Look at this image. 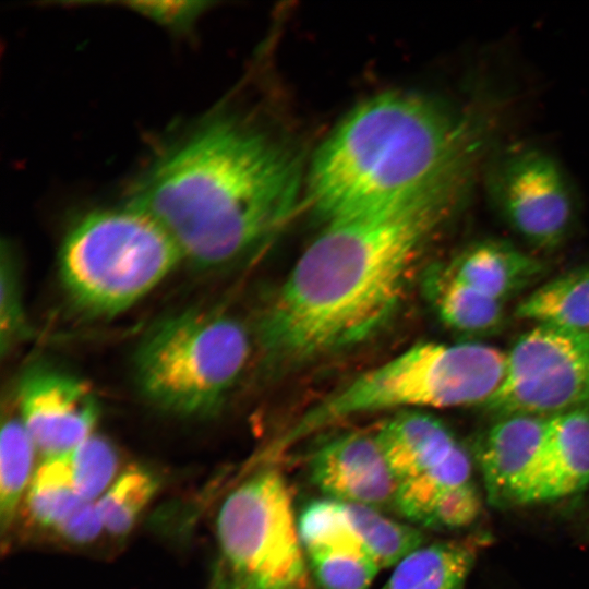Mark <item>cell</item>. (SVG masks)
Listing matches in <instances>:
<instances>
[{
    "mask_svg": "<svg viewBox=\"0 0 589 589\" xmlns=\"http://www.w3.org/2000/svg\"><path fill=\"white\" fill-rule=\"evenodd\" d=\"M470 188L395 211L325 220L262 314L257 335L268 362L302 364L383 328L426 244Z\"/></svg>",
    "mask_w": 589,
    "mask_h": 589,
    "instance_id": "1",
    "label": "cell"
},
{
    "mask_svg": "<svg viewBox=\"0 0 589 589\" xmlns=\"http://www.w3.org/2000/svg\"><path fill=\"white\" fill-rule=\"evenodd\" d=\"M301 187L297 155L227 113L194 123L133 183L128 207L157 223L200 269L239 262L291 216Z\"/></svg>",
    "mask_w": 589,
    "mask_h": 589,
    "instance_id": "2",
    "label": "cell"
},
{
    "mask_svg": "<svg viewBox=\"0 0 589 589\" xmlns=\"http://www.w3.org/2000/svg\"><path fill=\"white\" fill-rule=\"evenodd\" d=\"M490 120L428 97L387 93L353 109L318 148L308 178L324 220L404 208L472 184Z\"/></svg>",
    "mask_w": 589,
    "mask_h": 589,
    "instance_id": "3",
    "label": "cell"
},
{
    "mask_svg": "<svg viewBox=\"0 0 589 589\" xmlns=\"http://www.w3.org/2000/svg\"><path fill=\"white\" fill-rule=\"evenodd\" d=\"M506 370V352L481 342L422 341L359 374L308 409L279 448L356 416L486 406Z\"/></svg>",
    "mask_w": 589,
    "mask_h": 589,
    "instance_id": "4",
    "label": "cell"
},
{
    "mask_svg": "<svg viewBox=\"0 0 589 589\" xmlns=\"http://www.w3.org/2000/svg\"><path fill=\"white\" fill-rule=\"evenodd\" d=\"M250 337L236 317L189 309L157 322L142 338L134 370L143 395L183 417L216 412L241 376Z\"/></svg>",
    "mask_w": 589,
    "mask_h": 589,
    "instance_id": "5",
    "label": "cell"
},
{
    "mask_svg": "<svg viewBox=\"0 0 589 589\" xmlns=\"http://www.w3.org/2000/svg\"><path fill=\"white\" fill-rule=\"evenodd\" d=\"M180 262L165 230L127 206L82 217L63 240L59 271L80 311L107 317L136 303Z\"/></svg>",
    "mask_w": 589,
    "mask_h": 589,
    "instance_id": "6",
    "label": "cell"
},
{
    "mask_svg": "<svg viewBox=\"0 0 589 589\" xmlns=\"http://www.w3.org/2000/svg\"><path fill=\"white\" fill-rule=\"evenodd\" d=\"M216 525L221 552L239 579L257 589H304L305 553L278 471L257 472L230 492Z\"/></svg>",
    "mask_w": 589,
    "mask_h": 589,
    "instance_id": "7",
    "label": "cell"
},
{
    "mask_svg": "<svg viewBox=\"0 0 589 589\" xmlns=\"http://www.w3.org/2000/svg\"><path fill=\"white\" fill-rule=\"evenodd\" d=\"M589 406V330L534 325L506 352L504 380L485 406L498 416L552 417Z\"/></svg>",
    "mask_w": 589,
    "mask_h": 589,
    "instance_id": "8",
    "label": "cell"
},
{
    "mask_svg": "<svg viewBox=\"0 0 589 589\" xmlns=\"http://www.w3.org/2000/svg\"><path fill=\"white\" fill-rule=\"evenodd\" d=\"M485 189L498 216L534 248H558L575 227L574 189L557 160L539 147L498 149L489 159Z\"/></svg>",
    "mask_w": 589,
    "mask_h": 589,
    "instance_id": "9",
    "label": "cell"
},
{
    "mask_svg": "<svg viewBox=\"0 0 589 589\" xmlns=\"http://www.w3.org/2000/svg\"><path fill=\"white\" fill-rule=\"evenodd\" d=\"M17 400L20 420L45 458L68 453L93 435L98 404L75 376L33 369L20 382Z\"/></svg>",
    "mask_w": 589,
    "mask_h": 589,
    "instance_id": "10",
    "label": "cell"
},
{
    "mask_svg": "<svg viewBox=\"0 0 589 589\" xmlns=\"http://www.w3.org/2000/svg\"><path fill=\"white\" fill-rule=\"evenodd\" d=\"M309 474L327 498L381 512L394 508L399 482L375 434L348 432L326 442L312 455Z\"/></svg>",
    "mask_w": 589,
    "mask_h": 589,
    "instance_id": "11",
    "label": "cell"
},
{
    "mask_svg": "<svg viewBox=\"0 0 589 589\" xmlns=\"http://www.w3.org/2000/svg\"><path fill=\"white\" fill-rule=\"evenodd\" d=\"M550 417L505 414L481 437L477 460L495 506L529 504Z\"/></svg>",
    "mask_w": 589,
    "mask_h": 589,
    "instance_id": "12",
    "label": "cell"
},
{
    "mask_svg": "<svg viewBox=\"0 0 589 589\" xmlns=\"http://www.w3.org/2000/svg\"><path fill=\"white\" fill-rule=\"evenodd\" d=\"M589 484V406L549 418L529 503L574 494Z\"/></svg>",
    "mask_w": 589,
    "mask_h": 589,
    "instance_id": "13",
    "label": "cell"
},
{
    "mask_svg": "<svg viewBox=\"0 0 589 589\" xmlns=\"http://www.w3.org/2000/svg\"><path fill=\"white\" fill-rule=\"evenodd\" d=\"M399 483L443 461L459 444L448 428L425 411H398L375 433Z\"/></svg>",
    "mask_w": 589,
    "mask_h": 589,
    "instance_id": "14",
    "label": "cell"
},
{
    "mask_svg": "<svg viewBox=\"0 0 589 589\" xmlns=\"http://www.w3.org/2000/svg\"><path fill=\"white\" fill-rule=\"evenodd\" d=\"M443 268L476 291L504 303L541 273L538 260L500 240L471 244Z\"/></svg>",
    "mask_w": 589,
    "mask_h": 589,
    "instance_id": "15",
    "label": "cell"
},
{
    "mask_svg": "<svg viewBox=\"0 0 589 589\" xmlns=\"http://www.w3.org/2000/svg\"><path fill=\"white\" fill-rule=\"evenodd\" d=\"M485 541L480 536L422 545L395 565L380 589H462Z\"/></svg>",
    "mask_w": 589,
    "mask_h": 589,
    "instance_id": "16",
    "label": "cell"
},
{
    "mask_svg": "<svg viewBox=\"0 0 589 589\" xmlns=\"http://www.w3.org/2000/svg\"><path fill=\"white\" fill-rule=\"evenodd\" d=\"M516 314L534 325L589 330V268L533 290L518 304Z\"/></svg>",
    "mask_w": 589,
    "mask_h": 589,
    "instance_id": "17",
    "label": "cell"
},
{
    "mask_svg": "<svg viewBox=\"0 0 589 589\" xmlns=\"http://www.w3.org/2000/svg\"><path fill=\"white\" fill-rule=\"evenodd\" d=\"M426 288L441 320L458 332L480 334L502 322L504 303L476 291L443 267L431 275Z\"/></svg>",
    "mask_w": 589,
    "mask_h": 589,
    "instance_id": "18",
    "label": "cell"
},
{
    "mask_svg": "<svg viewBox=\"0 0 589 589\" xmlns=\"http://www.w3.org/2000/svg\"><path fill=\"white\" fill-rule=\"evenodd\" d=\"M341 504L356 536L381 568L396 565L423 545L424 534L418 528L390 519L369 506Z\"/></svg>",
    "mask_w": 589,
    "mask_h": 589,
    "instance_id": "19",
    "label": "cell"
},
{
    "mask_svg": "<svg viewBox=\"0 0 589 589\" xmlns=\"http://www.w3.org/2000/svg\"><path fill=\"white\" fill-rule=\"evenodd\" d=\"M471 465L468 452L459 443L443 461L399 483L394 509L420 525L440 497L470 481Z\"/></svg>",
    "mask_w": 589,
    "mask_h": 589,
    "instance_id": "20",
    "label": "cell"
},
{
    "mask_svg": "<svg viewBox=\"0 0 589 589\" xmlns=\"http://www.w3.org/2000/svg\"><path fill=\"white\" fill-rule=\"evenodd\" d=\"M85 502L72 484L63 455L45 458L34 472L27 493L33 520L57 530Z\"/></svg>",
    "mask_w": 589,
    "mask_h": 589,
    "instance_id": "21",
    "label": "cell"
},
{
    "mask_svg": "<svg viewBox=\"0 0 589 589\" xmlns=\"http://www.w3.org/2000/svg\"><path fill=\"white\" fill-rule=\"evenodd\" d=\"M35 449L20 419L4 420L0 441V517L3 528L12 522L27 482L33 478Z\"/></svg>",
    "mask_w": 589,
    "mask_h": 589,
    "instance_id": "22",
    "label": "cell"
},
{
    "mask_svg": "<svg viewBox=\"0 0 589 589\" xmlns=\"http://www.w3.org/2000/svg\"><path fill=\"white\" fill-rule=\"evenodd\" d=\"M157 479L142 468L124 471L96 502L104 528L113 536H124L154 496Z\"/></svg>",
    "mask_w": 589,
    "mask_h": 589,
    "instance_id": "23",
    "label": "cell"
},
{
    "mask_svg": "<svg viewBox=\"0 0 589 589\" xmlns=\"http://www.w3.org/2000/svg\"><path fill=\"white\" fill-rule=\"evenodd\" d=\"M297 522L300 541L306 554L329 549L365 551L339 501L325 497L310 502L301 510Z\"/></svg>",
    "mask_w": 589,
    "mask_h": 589,
    "instance_id": "24",
    "label": "cell"
},
{
    "mask_svg": "<svg viewBox=\"0 0 589 589\" xmlns=\"http://www.w3.org/2000/svg\"><path fill=\"white\" fill-rule=\"evenodd\" d=\"M61 455L64 457L72 484L82 500L94 502L111 485L118 459L115 448L105 438L92 435Z\"/></svg>",
    "mask_w": 589,
    "mask_h": 589,
    "instance_id": "25",
    "label": "cell"
},
{
    "mask_svg": "<svg viewBox=\"0 0 589 589\" xmlns=\"http://www.w3.org/2000/svg\"><path fill=\"white\" fill-rule=\"evenodd\" d=\"M306 555L323 589H369L381 569L362 550L329 549Z\"/></svg>",
    "mask_w": 589,
    "mask_h": 589,
    "instance_id": "26",
    "label": "cell"
},
{
    "mask_svg": "<svg viewBox=\"0 0 589 589\" xmlns=\"http://www.w3.org/2000/svg\"><path fill=\"white\" fill-rule=\"evenodd\" d=\"M0 286V349L4 356L32 333L22 301L17 262L5 243L1 249Z\"/></svg>",
    "mask_w": 589,
    "mask_h": 589,
    "instance_id": "27",
    "label": "cell"
},
{
    "mask_svg": "<svg viewBox=\"0 0 589 589\" xmlns=\"http://www.w3.org/2000/svg\"><path fill=\"white\" fill-rule=\"evenodd\" d=\"M480 510L479 491L468 481L440 497L420 525L431 529H458L472 524Z\"/></svg>",
    "mask_w": 589,
    "mask_h": 589,
    "instance_id": "28",
    "label": "cell"
},
{
    "mask_svg": "<svg viewBox=\"0 0 589 589\" xmlns=\"http://www.w3.org/2000/svg\"><path fill=\"white\" fill-rule=\"evenodd\" d=\"M104 527L96 502L83 503L58 529L67 540L85 543L93 541Z\"/></svg>",
    "mask_w": 589,
    "mask_h": 589,
    "instance_id": "29",
    "label": "cell"
},
{
    "mask_svg": "<svg viewBox=\"0 0 589 589\" xmlns=\"http://www.w3.org/2000/svg\"><path fill=\"white\" fill-rule=\"evenodd\" d=\"M139 11L155 21L172 28H184L192 23V20L201 13V2H167L163 3L145 2L136 3Z\"/></svg>",
    "mask_w": 589,
    "mask_h": 589,
    "instance_id": "30",
    "label": "cell"
},
{
    "mask_svg": "<svg viewBox=\"0 0 589 589\" xmlns=\"http://www.w3.org/2000/svg\"><path fill=\"white\" fill-rule=\"evenodd\" d=\"M221 589H257L241 579L225 585Z\"/></svg>",
    "mask_w": 589,
    "mask_h": 589,
    "instance_id": "31",
    "label": "cell"
}]
</instances>
